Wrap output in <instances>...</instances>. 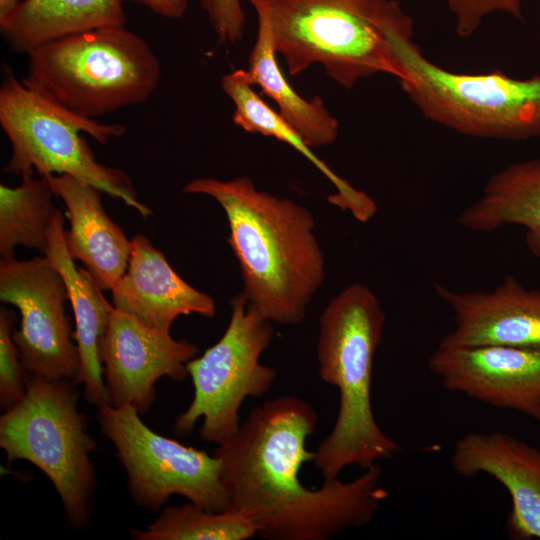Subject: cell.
<instances>
[{"label":"cell","mask_w":540,"mask_h":540,"mask_svg":"<svg viewBox=\"0 0 540 540\" xmlns=\"http://www.w3.org/2000/svg\"><path fill=\"white\" fill-rule=\"evenodd\" d=\"M318 415L301 398L286 395L255 407L213 455L229 510L249 517L267 540H327L348 528L368 524L388 492L375 464L357 478L323 480L312 489L299 479L314 452L306 440Z\"/></svg>","instance_id":"obj_1"},{"label":"cell","mask_w":540,"mask_h":540,"mask_svg":"<svg viewBox=\"0 0 540 540\" xmlns=\"http://www.w3.org/2000/svg\"><path fill=\"white\" fill-rule=\"evenodd\" d=\"M183 192L209 196L224 210L247 303L271 322L301 323L326 276L309 209L258 190L247 176L197 178Z\"/></svg>","instance_id":"obj_2"},{"label":"cell","mask_w":540,"mask_h":540,"mask_svg":"<svg viewBox=\"0 0 540 540\" xmlns=\"http://www.w3.org/2000/svg\"><path fill=\"white\" fill-rule=\"evenodd\" d=\"M384 323L378 298L360 283L345 287L320 315L319 375L339 393L335 424L312 460L324 480L338 478L348 466L367 469L401 449L379 427L371 404L374 357Z\"/></svg>","instance_id":"obj_3"},{"label":"cell","mask_w":540,"mask_h":540,"mask_svg":"<svg viewBox=\"0 0 540 540\" xmlns=\"http://www.w3.org/2000/svg\"><path fill=\"white\" fill-rule=\"evenodd\" d=\"M412 34L410 17L387 32L400 87L426 119L477 138L540 136V75L453 72L427 59Z\"/></svg>","instance_id":"obj_4"},{"label":"cell","mask_w":540,"mask_h":540,"mask_svg":"<svg viewBox=\"0 0 540 540\" xmlns=\"http://www.w3.org/2000/svg\"><path fill=\"white\" fill-rule=\"evenodd\" d=\"M22 81L58 106L96 119L147 101L161 79L150 45L123 26L70 35L27 54Z\"/></svg>","instance_id":"obj_5"},{"label":"cell","mask_w":540,"mask_h":540,"mask_svg":"<svg viewBox=\"0 0 540 540\" xmlns=\"http://www.w3.org/2000/svg\"><path fill=\"white\" fill-rule=\"evenodd\" d=\"M272 43L291 76L313 64L345 89L397 75L388 29L408 15L396 0H264Z\"/></svg>","instance_id":"obj_6"},{"label":"cell","mask_w":540,"mask_h":540,"mask_svg":"<svg viewBox=\"0 0 540 540\" xmlns=\"http://www.w3.org/2000/svg\"><path fill=\"white\" fill-rule=\"evenodd\" d=\"M0 126L12 151L6 173L70 175L122 200L144 218L152 214L139 201L127 173L100 163L80 135L87 133L106 144L125 134L124 125L74 114L28 87L6 67L0 85Z\"/></svg>","instance_id":"obj_7"},{"label":"cell","mask_w":540,"mask_h":540,"mask_svg":"<svg viewBox=\"0 0 540 540\" xmlns=\"http://www.w3.org/2000/svg\"><path fill=\"white\" fill-rule=\"evenodd\" d=\"M72 380L28 374L22 399L0 417V447L8 462L26 460L53 484L69 524L85 530L91 519L96 442L79 412Z\"/></svg>","instance_id":"obj_8"},{"label":"cell","mask_w":540,"mask_h":540,"mask_svg":"<svg viewBox=\"0 0 540 540\" xmlns=\"http://www.w3.org/2000/svg\"><path fill=\"white\" fill-rule=\"evenodd\" d=\"M230 307L222 337L187 363L194 395L173 425L177 435L185 436L202 419L200 437L217 445L238 430L242 402L267 393L277 378L274 367L260 363L274 335L272 322L250 306L242 293L232 297Z\"/></svg>","instance_id":"obj_9"},{"label":"cell","mask_w":540,"mask_h":540,"mask_svg":"<svg viewBox=\"0 0 540 540\" xmlns=\"http://www.w3.org/2000/svg\"><path fill=\"white\" fill-rule=\"evenodd\" d=\"M140 416L132 405L97 407L101 432L116 449L134 502L159 512L180 495L208 511L229 510L218 458L158 434Z\"/></svg>","instance_id":"obj_10"},{"label":"cell","mask_w":540,"mask_h":540,"mask_svg":"<svg viewBox=\"0 0 540 540\" xmlns=\"http://www.w3.org/2000/svg\"><path fill=\"white\" fill-rule=\"evenodd\" d=\"M0 300L20 311V327L13 331V340L25 371L73 381L79 353L65 315L69 296L60 272L46 257L2 260Z\"/></svg>","instance_id":"obj_11"},{"label":"cell","mask_w":540,"mask_h":540,"mask_svg":"<svg viewBox=\"0 0 540 540\" xmlns=\"http://www.w3.org/2000/svg\"><path fill=\"white\" fill-rule=\"evenodd\" d=\"M198 351L194 343L174 339L170 331L148 327L113 306L99 345L109 404L132 405L146 414L157 397L155 383L162 377L183 381Z\"/></svg>","instance_id":"obj_12"},{"label":"cell","mask_w":540,"mask_h":540,"mask_svg":"<svg viewBox=\"0 0 540 540\" xmlns=\"http://www.w3.org/2000/svg\"><path fill=\"white\" fill-rule=\"evenodd\" d=\"M428 367L450 391L540 422V349L438 346Z\"/></svg>","instance_id":"obj_13"},{"label":"cell","mask_w":540,"mask_h":540,"mask_svg":"<svg viewBox=\"0 0 540 540\" xmlns=\"http://www.w3.org/2000/svg\"><path fill=\"white\" fill-rule=\"evenodd\" d=\"M435 290L452 310L455 323L438 346L540 349V289H526L508 276L492 291L458 292L441 284Z\"/></svg>","instance_id":"obj_14"},{"label":"cell","mask_w":540,"mask_h":540,"mask_svg":"<svg viewBox=\"0 0 540 540\" xmlns=\"http://www.w3.org/2000/svg\"><path fill=\"white\" fill-rule=\"evenodd\" d=\"M451 464L462 477L485 473L506 488L510 537L540 539V450L505 432H470L456 442Z\"/></svg>","instance_id":"obj_15"},{"label":"cell","mask_w":540,"mask_h":540,"mask_svg":"<svg viewBox=\"0 0 540 540\" xmlns=\"http://www.w3.org/2000/svg\"><path fill=\"white\" fill-rule=\"evenodd\" d=\"M111 291L116 309L154 329L170 331L180 315L216 313L214 299L185 282L142 234L132 238L127 270Z\"/></svg>","instance_id":"obj_16"},{"label":"cell","mask_w":540,"mask_h":540,"mask_svg":"<svg viewBox=\"0 0 540 540\" xmlns=\"http://www.w3.org/2000/svg\"><path fill=\"white\" fill-rule=\"evenodd\" d=\"M43 177L66 206L71 258L84 264L101 290H111L127 270L131 240L105 213L99 189L70 175Z\"/></svg>","instance_id":"obj_17"},{"label":"cell","mask_w":540,"mask_h":540,"mask_svg":"<svg viewBox=\"0 0 540 540\" xmlns=\"http://www.w3.org/2000/svg\"><path fill=\"white\" fill-rule=\"evenodd\" d=\"M64 222L63 213L57 209L49 228L48 247L44 254L62 275L74 313L76 330L73 338L79 353V370L73 382L82 384L86 401L99 407L109 403L99 345L113 306L107 302L91 274L75 266L66 249Z\"/></svg>","instance_id":"obj_18"},{"label":"cell","mask_w":540,"mask_h":540,"mask_svg":"<svg viewBox=\"0 0 540 540\" xmlns=\"http://www.w3.org/2000/svg\"><path fill=\"white\" fill-rule=\"evenodd\" d=\"M125 0H21L0 17L8 46L28 54L52 41L127 23Z\"/></svg>","instance_id":"obj_19"},{"label":"cell","mask_w":540,"mask_h":540,"mask_svg":"<svg viewBox=\"0 0 540 540\" xmlns=\"http://www.w3.org/2000/svg\"><path fill=\"white\" fill-rule=\"evenodd\" d=\"M220 85L234 104L232 118L236 126L248 133L273 137L297 150L334 186L336 192L328 197V201L349 211L359 222L366 223L376 214L375 201L318 158L303 137L254 91L246 70L236 69L222 75Z\"/></svg>","instance_id":"obj_20"},{"label":"cell","mask_w":540,"mask_h":540,"mask_svg":"<svg viewBox=\"0 0 540 540\" xmlns=\"http://www.w3.org/2000/svg\"><path fill=\"white\" fill-rule=\"evenodd\" d=\"M456 222L477 232L523 226L527 247L540 260V159L513 163L491 175L481 196L459 213Z\"/></svg>","instance_id":"obj_21"},{"label":"cell","mask_w":540,"mask_h":540,"mask_svg":"<svg viewBox=\"0 0 540 540\" xmlns=\"http://www.w3.org/2000/svg\"><path fill=\"white\" fill-rule=\"evenodd\" d=\"M250 3L258 22L246 69L250 83L276 103L278 113L311 148L332 144L339 132L337 119L319 96L306 99L294 90L277 61L264 0H250Z\"/></svg>","instance_id":"obj_22"},{"label":"cell","mask_w":540,"mask_h":540,"mask_svg":"<svg viewBox=\"0 0 540 540\" xmlns=\"http://www.w3.org/2000/svg\"><path fill=\"white\" fill-rule=\"evenodd\" d=\"M17 187L0 184V256L15 258L17 246L37 249L48 247L49 228L58 209L57 197L43 177L26 175Z\"/></svg>","instance_id":"obj_23"},{"label":"cell","mask_w":540,"mask_h":540,"mask_svg":"<svg viewBox=\"0 0 540 540\" xmlns=\"http://www.w3.org/2000/svg\"><path fill=\"white\" fill-rule=\"evenodd\" d=\"M137 540H247L258 536L257 527L245 514L213 512L192 502L167 506L145 529H130Z\"/></svg>","instance_id":"obj_24"},{"label":"cell","mask_w":540,"mask_h":540,"mask_svg":"<svg viewBox=\"0 0 540 540\" xmlns=\"http://www.w3.org/2000/svg\"><path fill=\"white\" fill-rule=\"evenodd\" d=\"M16 315L0 310V405L5 410L19 402L26 391L25 369L13 340Z\"/></svg>","instance_id":"obj_25"},{"label":"cell","mask_w":540,"mask_h":540,"mask_svg":"<svg viewBox=\"0 0 540 540\" xmlns=\"http://www.w3.org/2000/svg\"><path fill=\"white\" fill-rule=\"evenodd\" d=\"M460 37L471 36L491 13L504 12L523 21L522 0H445Z\"/></svg>","instance_id":"obj_26"},{"label":"cell","mask_w":540,"mask_h":540,"mask_svg":"<svg viewBox=\"0 0 540 540\" xmlns=\"http://www.w3.org/2000/svg\"><path fill=\"white\" fill-rule=\"evenodd\" d=\"M219 44H235L243 38L246 15L242 0H200Z\"/></svg>","instance_id":"obj_27"},{"label":"cell","mask_w":540,"mask_h":540,"mask_svg":"<svg viewBox=\"0 0 540 540\" xmlns=\"http://www.w3.org/2000/svg\"><path fill=\"white\" fill-rule=\"evenodd\" d=\"M144 6L152 13L170 20L182 18L188 9L189 0H128Z\"/></svg>","instance_id":"obj_28"},{"label":"cell","mask_w":540,"mask_h":540,"mask_svg":"<svg viewBox=\"0 0 540 540\" xmlns=\"http://www.w3.org/2000/svg\"><path fill=\"white\" fill-rule=\"evenodd\" d=\"M21 0H0V17L10 11Z\"/></svg>","instance_id":"obj_29"}]
</instances>
